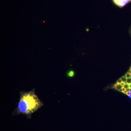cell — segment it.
I'll list each match as a JSON object with an SVG mask.
<instances>
[{"label": "cell", "mask_w": 131, "mask_h": 131, "mask_svg": "<svg viewBox=\"0 0 131 131\" xmlns=\"http://www.w3.org/2000/svg\"><path fill=\"white\" fill-rule=\"evenodd\" d=\"M43 105V103L35 94V89L30 91L20 92V98L18 106L13 115L23 114L28 119L31 115Z\"/></svg>", "instance_id": "cell-1"}, {"label": "cell", "mask_w": 131, "mask_h": 131, "mask_svg": "<svg viewBox=\"0 0 131 131\" xmlns=\"http://www.w3.org/2000/svg\"><path fill=\"white\" fill-rule=\"evenodd\" d=\"M115 5L122 8L131 1V0H113Z\"/></svg>", "instance_id": "cell-3"}, {"label": "cell", "mask_w": 131, "mask_h": 131, "mask_svg": "<svg viewBox=\"0 0 131 131\" xmlns=\"http://www.w3.org/2000/svg\"><path fill=\"white\" fill-rule=\"evenodd\" d=\"M74 73L73 71H70L68 73V76L69 77H72L74 76Z\"/></svg>", "instance_id": "cell-4"}, {"label": "cell", "mask_w": 131, "mask_h": 131, "mask_svg": "<svg viewBox=\"0 0 131 131\" xmlns=\"http://www.w3.org/2000/svg\"><path fill=\"white\" fill-rule=\"evenodd\" d=\"M111 88L124 94L131 99V64L126 73L118 79Z\"/></svg>", "instance_id": "cell-2"}]
</instances>
